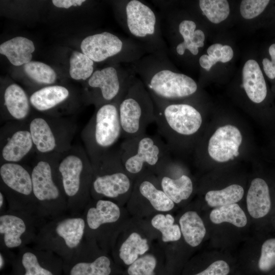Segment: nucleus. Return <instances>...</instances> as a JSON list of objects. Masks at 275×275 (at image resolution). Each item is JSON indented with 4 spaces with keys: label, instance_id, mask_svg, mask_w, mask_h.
Returning <instances> with one entry per match:
<instances>
[{
    "label": "nucleus",
    "instance_id": "obj_28",
    "mask_svg": "<svg viewBox=\"0 0 275 275\" xmlns=\"http://www.w3.org/2000/svg\"><path fill=\"white\" fill-rule=\"evenodd\" d=\"M35 48L31 40L23 37H16L0 45V53L5 56L14 66L24 65L31 61Z\"/></svg>",
    "mask_w": 275,
    "mask_h": 275
},
{
    "label": "nucleus",
    "instance_id": "obj_44",
    "mask_svg": "<svg viewBox=\"0 0 275 275\" xmlns=\"http://www.w3.org/2000/svg\"><path fill=\"white\" fill-rule=\"evenodd\" d=\"M8 203L6 197L3 193L0 191V213L8 209Z\"/></svg>",
    "mask_w": 275,
    "mask_h": 275
},
{
    "label": "nucleus",
    "instance_id": "obj_37",
    "mask_svg": "<svg viewBox=\"0 0 275 275\" xmlns=\"http://www.w3.org/2000/svg\"><path fill=\"white\" fill-rule=\"evenodd\" d=\"M174 223V218L170 214H157L151 221L152 226L161 233L162 240L165 242L177 241L181 237L180 228Z\"/></svg>",
    "mask_w": 275,
    "mask_h": 275
},
{
    "label": "nucleus",
    "instance_id": "obj_20",
    "mask_svg": "<svg viewBox=\"0 0 275 275\" xmlns=\"http://www.w3.org/2000/svg\"><path fill=\"white\" fill-rule=\"evenodd\" d=\"M84 210L85 239L97 233L102 227L117 222L121 215L117 204L104 199H95L94 202L91 200Z\"/></svg>",
    "mask_w": 275,
    "mask_h": 275
},
{
    "label": "nucleus",
    "instance_id": "obj_38",
    "mask_svg": "<svg viewBox=\"0 0 275 275\" xmlns=\"http://www.w3.org/2000/svg\"><path fill=\"white\" fill-rule=\"evenodd\" d=\"M275 267V238L266 240L262 245L258 261V268L262 272H268Z\"/></svg>",
    "mask_w": 275,
    "mask_h": 275
},
{
    "label": "nucleus",
    "instance_id": "obj_30",
    "mask_svg": "<svg viewBox=\"0 0 275 275\" xmlns=\"http://www.w3.org/2000/svg\"><path fill=\"white\" fill-rule=\"evenodd\" d=\"M211 221L215 224L228 222L241 228L247 224V218L244 211L236 203L216 207L210 213Z\"/></svg>",
    "mask_w": 275,
    "mask_h": 275
},
{
    "label": "nucleus",
    "instance_id": "obj_23",
    "mask_svg": "<svg viewBox=\"0 0 275 275\" xmlns=\"http://www.w3.org/2000/svg\"><path fill=\"white\" fill-rule=\"evenodd\" d=\"M70 93L66 87L59 85L47 86L34 92L30 96L31 106L43 113L51 114L67 101Z\"/></svg>",
    "mask_w": 275,
    "mask_h": 275
},
{
    "label": "nucleus",
    "instance_id": "obj_22",
    "mask_svg": "<svg viewBox=\"0 0 275 275\" xmlns=\"http://www.w3.org/2000/svg\"><path fill=\"white\" fill-rule=\"evenodd\" d=\"M3 105L5 115L3 120L26 121L31 111L30 97L19 85L8 86L3 94Z\"/></svg>",
    "mask_w": 275,
    "mask_h": 275
},
{
    "label": "nucleus",
    "instance_id": "obj_42",
    "mask_svg": "<svg viewBox=\"0 0 275 275\" xmlns=\"http://www.w3.org/2000/svg\"><path fill=\"white\" fill-rule=\"evenodd\" d=\"M85 2L84 0H53L52 3L58 8L68 9L72 6H80Z\"/></svg>",
    "mask_w": 275,
    "mask_h": 275
},
{
    "label": "nucleus",
    "instance_id": "obj_45",
    "mask_svg": "<svg viewBox=\"0 0 275 275\" xmlns=\"http://www.w3.org/2000/svg\"><path fill=\"white\" fill-rule=\"evenodd\" d=\"M268 53L271 58L270 61L275 66V43H273L269 47Z\"/></svg>",
    "mask_w": 275,
    "mask_h": 275
},
{
    "label": "nucleus",
    "instance_id": "obj_13",
    "mask_svg": "<svg viewBox=\"0 0 275 275\" xmlns=\"http://www.w3.org/2000/svg\"><path fill=\"white\" fill-rule=\"evenodd\" d=\"M0 191L6 197L8 209L39 217L33 194L31 168L21 163L0 164Z\"/></svg>",
    "mask_w": 275,
    "mask_h": 275
},
{
    "label": "nucleus",
    "instance_id": "obj_19",
    "mask_svg": "<svg viewBox=\"0 0 275 275\" xmlns=\"http://www.w3.org/2000/svg\"><path fill=\"white\" fill-rule=\"evenodd\" d=\"M242 136L235 126L226 125L218 128L210 138L208 152L212 159L219 162L233 159L239 155Z\"/></svg>",
    "mask_w": 275,
    "mask_h": 275
},
{
    "label": "nucleus",
    "instance_id": "obj_15",
    "mask_svg": "<svg viewBox=\"0 0 275 275\" xmlns=\"http://www.w3.org/2000/svg\"><path fill=\"white\" fill-rule=\"evenodd\" d=\"M45 222L37 216L24 211L8 209L0 213L1 250H19L33 243Z\"/></svg>",
    "mask_w": 275,
    "mask_h": 275
},
{
    "label": "nucleus",
    "instance_id": "obj_34",
    "mask_svg": "<svg viewBox=\"0 0 275 275\" xmlns=\"http://www.w3.org/2000/svg\"><path fill=\"white\" fill-rule=\"evenodd\" d=\"M207 54H203L199 58L201 67L209 71L217 62L226 63L233 57V51L229 45L215 43L210 46L207 50Z\"/></svg>",
    "mask_w": 275,
    "mask_h": 275
},
{
    "label": "nucleus",
    "instance_id": "obj_2",
    "mask_svg": "<svg viewBox=\"0 0 275 275\" xmlns=\"http://www.w3.org/2000/svg\"><path fill=\"white\" fill-rule=\"evenodd\" d=\"M57 170L66 196L68 211L80 215L90 201L93 170L89 157L83 148L72 146L58 154Z\"/></svg>",
    "mask_w": 275,
    "mask_h": 275
},
{
    "label": "nucleus",
    "instance_id": "obj_47",
    "mask_svg": "<svg viewBox=\"0 0 275 275\" xmlns=\"http://www.w3.org/2000/svg\"><path fill=\"white\" fill-rule=\"evenodd\" d=\"M12 274V273H11ZM13 275V274H12Z\"/></svg>",
    "mask_w": 275,
    "mask_h": 275
},
{
    "label": "nucleus",
    "instance_id": "obj_1",
    "mask_svg": "<svg viewBox=\"0 0 275 275\" xmlns=\"http://www.w3.org/2000/svg\"><path fill=\"white\" fill-rule=\"evenodd\" d=\"M129 67L143 82L154 103L177 102L198 90L192 78L173 69L167 51L146 54Z\"/></svg>",
    "mask_w": 275,
    "mask_h": 275
},
{
    "label": "nucleus",
    "instance_id": "obj_6",
    "mask_svg": "<svg viewBox=\"0 0 275 275\" xmlns=\"http://www.w3.org/2000/svg\"><path fill=\"white\" fill-rule=\"evenodd\" d=\"M123 166L131 178L157 174L171 159L170 149L159 136L144 133L125 139L119 148Z\"/></svg>",
    "mask_w": 275,
    "mask_h": 275
},
{
    "label": "nucleus",
    "instance_id": "obj_10",
    "mask_svg": "<svg viewBox=\"0 0 275 275\" xmlns=\"http://www.w3.org/2000/svg\"><path fill=\"white\" fill-rule=\"evenodd\" d=\"M93 175L91 197L112 201L126 195L131 188V177L122 163L119 148L109 150L92 163Z\"/></svg>",
    "mask_w": 275,
    "mask_h": 275
},
{
    "label": "nucleus",
    "instance_id": "obj_29",
    "mask_svg": "<svg viewBox=\"0 0 275 275\" xmlns=\"http://www.w3.org/2000/svg\"><path fill=\"white\" fill-rule=\"evenodd\" d=\"M179 224L183 237L189 245L195 247L201 243L205 235L206 229L196 212H186L181 216Z\"/></svg>",
    "mask_w": 275,
    "mask_h": 275
},
{
    "label": "nucleus",
    "instance_id": "obj_31",
    "mask_svg": "<svg viewBox=\"0 0 275 275\" xmlns=\"http://www.w3.org/2000/svg\"><path fill=\"white\" fill-rule=\"evenodd\" d=\"M243 195V187L234 184L221 190L208 191L205 200L209 206L216 208L236 203L242 198Z\"/></svg>",
    "mask_w": 275,
    "mask_h": 275
},
{
    "label": "nucleus",
    "instance_id": "obj_24",
    "mask_svg": "<svg viewBox=\"0 0 275 275\" xmlns=\"http://www.w3.org/2000/svg\"><path fill=\"white\" fill-rule=\"evenodd\" d=\"M269 186L261 178L254 179L251 183L246 196L247 209L254 218L265 216L271 207Z\"/></svg>",
    "mask_w": 275,
    "mask_h": 275
},
{
    "label": "nucleus",
    "instance_id": "obj_14",
    "mask_svg": "<svg viewBox=\"0 0 275 275\" xmlns=\"http://www.w3.org/2000/svg\"><path fill=\"white\" fill-rule=\"evenodd\" d=\"M135 74L129 68L108 66L94 71L88 80L90 89L87 96L98 107L103 104L120 101Z\"/></svg>",
    "mask_w": 275,
    "mask_h": 275
},
{
    "label": "nucleus",
    "instance_id": "obj_43",
    "mask_svg": "<svg viewBox=\"0 0 275 275\" xmlns=\"http://www.w3.org/2000/svg\"><path fill=\"white\" fill-rule=\"evenodd\" d=\"M263 68L266 75L270 79L275 78V66L268 58L262 60Z\"/></svg>",
    "mask_w": 275,
    "mask_h": 275
},
{
    "label": "nucleus",
    "instance_id": "obj_25",
    "mask_svg": "<svg viewBox=\"0 0 275 275\" xmlns=\"http://www.w3.org/2000/svg\"><path fill=\"white\" fill-rule=\"evenodd\" d=\"M242 86L250 99L256 103L264 101L267 96V85L258 63L250 59L242 69Z\"/></svg>",
    "mask_w": 275,
    "mask_h": 275
},
{
    "label": "nucleus",
    "instance_id": "obj_18",
    "mask_svg": "<svg viewBox=\"0 0 275 275\" xmlns=\"http://www.w3.org/2000/svg\"><path fill=\"white\" fill-rule=\"evenodd\" d=\"M93 242L85 239L72 258L63 265V275H111L112 263L104 255H92Z\"/></svg>",
    "mask_w": 275,
    "mask_h": 275
},
{
    "label": "nucleus",
    "instance_id": "obj_36",
    "mask_svg": "<svg viewBox=\"0 0 275 275\" xmlns=\"http://www.w3.org/2000/svg\"><path fill=\"white\" fill-rule=\"evenodd\" d=\"M23 70L28 76L40 84L51 85L56 80L54 70L42 62L31 61L24 65Z\"/></svg>",
    "mask_w": 275,
    "mask_h": 275
},
{
    "label": "nucleus",
    "instance_id": "obj_5",
    "mask_svg": "<svg viewBox=\"0 0 275 275\" xmlns=\"http://www.w3.org/2000/svg\"><path fill=\"white\" fill-rule=\"evenodd\" d=\"M85 222L82 215L64 214L46 221L40 227L33 248L48 251L64 263L70 260L85 240Z\"/></svg>",
    "mask_w": 275,
    "mask_h": 275
},
{
    "label": "nucleus",
    "instance_id": "obj_12",
    "mask_svg": "<svg viewBox=\"0 0 275 275\" xmlns=\"http://www.w3.org/2000/svg\"><path fill=\"white\" fill-rule=\"evenodd\" d=\"M37 154H61L69 150L76 125L59 117H35L28 121Z\"/></svg>",
    "mask_w": 275,
    "mask_h": 275
},
{
    "label": "nucleus",
    "instance_id": "obj_11",
    "mask_svg": "<svg viewBox=\"0 0 275 275\" xmlns=\"http://www.w3.org/2000/svg\"><path fill=\"white\" fill-rule=\"evenodd\" d=\"M80 49L83 53L97 63L115 58L118 62L130 64L147 53L129 37H122L106 31L85 37L81 41Z\"/></svg>",
    "mask_w": 275,
    "mask_h": 275
},
{
    "label": "nucleus",
    "instance_id": "obj_27",
    "mask_svg": "<svg viewBox=\"0 0 275 275\" xmlns=\"http://www.w3.org/2000/svg\"><path fill=\"white\" fill-rule=\"evenodd\" d=\"M178 32L183 41L175 47L177 54L183 56L186 50L196 56L199 53V48L204 45L205 34L203 31L197 29L196 22L190 19H183L177 26Z\"/></svg>",
    "mask_w": 275,
    "mask_h": 275
},
{
    "label": "nucleus",
    "instance_id": "obj_26",
    "mask_svg": "<svg viewBox=\"0 0 275 275\" xmlns=\"http://www.w3.org/2000/svg\"><path fill=\"white\" fill-rule=\"evenodd\" d=\"M153 174L146 173L139 176L136 191L140 196L147 200L156 210L168 211L174 207V203L168 197L162 189L158 188L154 181Z\"/></svg>",
    "mask_w": 275,
    "mask_h": 275
},
{
    "label": "nucleus",
    "instance_id": "obj_40",
    "mask_svg": "<svg viewBox=\"0 0 275 275\" xmlns=\"http://www.w3.org/2000/svg\"><path fill=\"white\" fill-rule=\"evenodd\" d=\"M268 0H243L240 12L245 19H252L261 14L269 4Z\"/></svg>",
    "mask_w": 275,
    "mask_h": 275
},
{
    "label": "nucleus",
    "instance_id": "obj_33",
    "mask_svg": "<svg viewBox=\"0 0 275 275\" xmlns=\"http://www.w3.org/2000/svg\"><path fill=\"white\" fill-rule=\"evenodd\" d=\"M94 62L84 53L74 51L70 58V75L75 80L88 79L94 71Z\"/></svg>",
    "mask_w": 275,
    "mask_h": 275
},
{
    "label": "nucleus",
    "instance_id": "obj_32",
    "mask_svg": "<svg viewBox=\"0 0 275 275\" xmlns=\"http://www.w3.org/2000/svg\"><path fill=\"white\" fill-rule=\"evenodd\" d=\"M149 249L147 240L136 232L131 233L122 244L119 257L126 265H130Z\"/></svg>",
    "mask_w": 275,
    "mask_h": 275
},
{
    "label": "nucleus",
    "instance_id": "obj_16",
    "mask_svg": "<svg viewBox=\"0 0 275 275\" xmlns=\"http://www.w3.org/2000/svg\"><path fill=\"white\" fill-rule=\"evenodd\" d=\"M35 152L28 121H9L0 130V164L21 163Z\"/></svg>",
    "mask_w": 275,
    "mask_h": 275
},
{
    "label": "nucleus",
    "instance_id": "obj_41",
    "mask_svg": "<svg viewBox=\"0 0 275 275\" xmlns=\"http://www.w3.org/2000/svg\"><path fill=\"white\" fill-rule=\"evenodd\" d=\"M230 272L228 264L224 260H217L203 271L195 275H227Z\"/></svg>",
    "mask_w": 275,
    "mask_h": 275
},
{
    "label": "nucleus",
    "instance_id": "obj_7",
    "mask_svg": "<svg viewBox=\"0 0 275 275\" xmlns=\"http://www.w3.org/2000/svg\"><path fill=\"white\" fill-rule=\"evenodd\" d=\"M119 119L122 137L130 139L145 132L155 118L153 100L143 82L135 74L119 102Z\"/></svg>",
    "mask_w": 275,
    "mask_h": 275
},
{
    "label": "nucleus",
    "instance_id": "obj_35",
    "mask_svg": "<svg viewBox=\"0 0 275 275\" xmlns=\"http://www.w3.org/2000/svg\"><path fill=\"white\" fill-rule=\"evenodd\" d=\"M199 6L203 14L215 24L225 20L230 13L229 5L226 0H200Z\"/></svg>",
    "mask_w": 275,
    "mask_h": 275
},
{
    "label": "nucleus",
    "instance_id": "obj_3",
    "mask_svg": "<svg viewBox=\"0 0 275 275\" xmlns=\"http://www.w3.org/2000/svg\"><path fill=\"white\" fill-rule=\"evenodd\" d=\"M119 22L129 37L147 53L167 51L160 14L146 2L140 0L117 2Z\"/></svg>",
    "mask_w": 275,
    "mask_h": 275
},
{
    "label": "nucleus",
    "instance_id": "obj_4",
    "mask_svg": "<svg viewBox=\"0 0 275 275\" xmlns=\"http://www.w3.org/2000/svg\"><path fill=\"white\" fill-rule=\"evenodd\" d=\"M58 155L37 154L31 168L37 215L45 222L66 214L68 211L57 170Z\"/></svg>",
    "mask_w": 275,
    "mask_h": 275
},
{
    "label": "nucleus",
    "instance_id": "obj_8",
    "mask_svg": "<svg viewBox=\"0 0 275 275\" xmlns=\"http://www.w3.org/2000/svg\"><path fill=\"white\" fill-rule=\"evenodd\" d=\"M155 122L170 150L179 139L195 135L203 122L200 112L192 105L177 102H155Z\"/></svg>",
    "mask_w": 275,
    "mask_h": 275
},
{
    "label": "nucleus",
    "instance_id": "obj_21",
    "mask_svg": "<svg viewBox=\"0 0 275 275\" xmlns=\"http://www.w3.org/2000/svg\"><path fill=\"white\" fill-rule=\"evenodd\" d=\"M171 160L166 162L157 174L162 190L174 203L178 204L190 197L193 191V183L186 174L175 176Z\"/></svg>",
    "mask_w": 275,
    "mask_h": 275
},
{
    "label": "nucleus",
    "instance_id": "obj_46",
    "mask_svg": "<svg viewBox=\"0 0 275 275\" xmlns=\"http://www.w3.org/2000/svg\"><path fill=\"white\" fill-rule=\"evenodd\" d=\"M9 275H12V274L11 273V274H9Z\"/></svg>",
    "mask_w": 275,
    "mask_h": 275
},
{
    "label": "nucleus",
    "instance_id": "obj_39",
    "mask_svg": "<svg viewBox=\"0 0 275 275\" xmlns=\"http://www.w3.org/2000/svg\"><path fill=\"white\" fill-rule=\"evenodd\" d=\"M156 265L155 257L151 255H146L130 265L128 273L129 275H154V270Z\"/></svg>",
    "mask_w": 275,
    "mask_h": 275
},
{
    "label": "nucleus",
    "instance_id": "obj_17",
    "mask_svg": "<svg viewBox=\"0 0 275 275\" xmlns=\"http://www.w3.org/2000/svg\"><path fill=\"white\" fill-rule=\"evenodd\" d=\"M64 262L53 253L25 246L11 265L13 275H63Z\"/></svg>",
    "mask_w": 275,
    "mask_h": 275
},
{
    "label": "nucleus",
    "instance_id": "obj_9",
    "mask_svg": "<svg viewBox=\"0 0 275 275\" xmlns=\"http://www.w3.org/2000/svg\"><path fill=\"white\" fill-rule=\"evenodd\" d=\"M119 102L106 103L97 107L82 130L81 138L91 163L112 149L122 137Z\"/></svg>",
    "mask_w": 275,
    "mask_h": 275
}]
</instances>
